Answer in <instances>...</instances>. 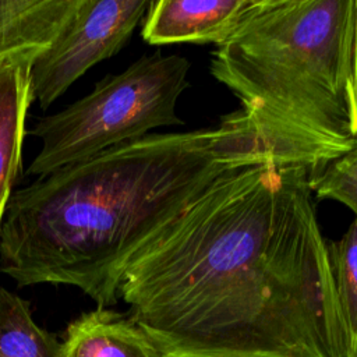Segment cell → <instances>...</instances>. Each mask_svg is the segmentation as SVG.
Here are the masks:
<instances>
[{
	"instance_id": "1",
	"label": "cell",
	"mask_w": 357,
	"mask_h": 357,
	"mask_svg": "<svg viewBox=\"0 0 357 357\" xmlns=\"http://www.w3.org/2000/svg\"><path fill=\"white\" fill-rule=\"evenodd\" d=\"M162 357H346L308 172H230L163 225L119 284Z\"/></svg>"
},
{
	"instance_id": "2",
	"label": "cell",
	"mask_w": 357,
	"mask_h": 357,
	"mask_svg": "<svg viewBox=\"0 0 357 357\" xmlns=\"http://www.w3.org/2000/svg\"><path fill=\"white\" fill-rule=\"evenodd\" d=\"M265 162L278 163L241 109L216 127L105 149L13 192L0 271L18 286H74L109 308L128 261L163 225L219 177Z\"/></svg>"
},
{
	"instance_id": "3",
	"label": "cell",
	"mask_w": 357,
	"mask_h": 357,
	"mask_svg": "<svg viewBox=\"0 0 357 357\" xmlns=\"http://www.w3.org/2000/svg\"><path fill=\"white\" fill-rule=\"evenodd\" d=\"M357 0H254L211 74L282 166L308 174L357 146Z\"/></svg>"
},
{
	"instance_id": "4",
	"label": "cell",
	"mask_w": 357,
	"mask_h": 357,
	"mask_svg": "<svg viewBox=\"0 0 357 357\" xmlns=\"http://www.w3.org/2000/svg\"><path fill=\"white\" fill-rule=\"evenodd\" d=\"M190 61L156 50L124 71L107 74L84 98L36 120L31 135L42 146L26 169L47 176L112 146L148 135L153 128L180 126V95L190 86Z\"/></svg>"
},
{
	"instance_id": "5",
	"label": "cell",
	"mask_w": 357,
	"mask_h": 357,
	"mask_svg": "<svg viewBox=\"0 0 357 357\" xmlns=\"http://www.w3.org/2000/svg\"><path fill=\"white\" fill-rule=\"evenodd\" d=\"M152 0H79L52 43L32 64L33 102L47 109L78 78L130 40Z\"/></svg>"
},
{
	"instance_id": "6",
	"label": "cell",
	"mask_w": 357,
	"mask_h": 357,
	"mask_svg": "<svg viewBox=\"0 0 357 357\" xmlns=\"http://www.w3.org/2000/svg\"><path fill=\"white\" fill-rule=\"evenodd\" d=\"M254 0H158L151 1L141 29L149 45L225 43L237 29Z\"/></svg>"
},
{
	"instance_id": "7",
	"label": "cell",
	"mask_w": 357,
	"mask_h": 357,
	"mask_svg": "<svg viewBox=\"0 0 357 357\" xmlns=\"http://www.w3.org/2000/svg\"><path fill=\"white\" fill-rule=\"evenodd\" d=\"M38 56L0 57V226L22 169L25 120L33 103L31 70Z\"/></svg>"
},
{
	"instance_id": "8",
	"label": "cell",
	"mask_w": 357,
	"mask_h": 357,
	"mask_svg": "<svg viewBox=\"0 0 357 357\" xmlns=\"http://www.w3.org/2000/svg\"><path fill=\"white\" fill-rule=\"evenodd\" d=\"M61 357H162L148 333L128 314L96 307L73 319Z\"/></svg>"
},
{
	"instance_id": "9",
	"label": "cell",
	"mask_w": 357,
	"mask_h": 357,
	"mask_svg": "<svg viewBox=\"0 0 357 357\" xmlns=\"http://www.w3.org/2000/svg\"><path fill=\"white\" fill-rule=\"evenodd\" d=\"M0 357H61V343L39 326L26 300L0 287Z\"/></svg>"
},
{
	"instance_id": "10",
	"label": "cell",
	"mask_w": 357,
	"mask_h": 357,
	"mask_svg": "<svg viewBox=\"0 0 357 357\" xmlns=\"http://www.w3.org/2000/svg\"><path fill=\"white\" fill-rule=\"evenodd\" d=\"M335 289L346 331V356L357 335V219L335 241H326Z\"/></svg>"
},
{
	"instance_id": "11",
	"label": "cell",
	"mask_w": 357,
	"mask_h": 357,
	"mask_svg": "<svg viewBox=\"0 0 357 357\" xmlns=\"http://www.w3.org/2000/svg\"><path fill=\"white\" fill-rule=\"evenodd\" d=\"M308 187L318 198L346 205L357 219V146L308 174Z\"/></svg>"
},
{
	"instance_id": "12",
	"label": "cell",
	"mask_w": 357,
	"mask_h": 357,
	"mask_svg": "<svg viewBox=\"0 0 357 357\" xmlns=\"http://www.w3.org/2000/svg\"><path fill=\"white\" fill-rule=\"evenodd\" d=\"M346 357H357V335H356V337H354V340H353V344H351V347L349 349Z\"/></svg>"
},
{
	"instance_id": "13",
	"label": "cell",
	"mask_w": 357,
	"mask_h": 357,
	"mask_svg": "<svg viewBox=\"0 0 357 357\" xmlns=\"http://www.w3.org/2000/svg\"><path fill=\"white\" fill-rule=\"evenodd\" d=\"M356 82H357V66H356Z\"/></svg>"
}]
</instances>
